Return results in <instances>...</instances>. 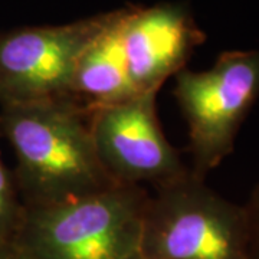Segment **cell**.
Listing matches in <instances>:
<instances>
[{
    "mask_svg": "<svg viewBox=\"0 0 259 259\" xmlns=\"http://www.w3.org/2000/svg\"><path fill=\"white\" fill-rule=\"evenodd\" d=\"M111 16L0 33V107L71 98L76 62Z\"/></svg>",
    "mask_w": 259,
    "mask_h": 259,
    "instance_id": "cell-5",
    "label": "cell"
},
{
    "mask_svg": "<svg viewBox=\"0 0 259 259\" xmlns=\"http://www.w3.org/2000/svg\"><path fill=\"white\" fill-rule=\"evenodd\" d=\"M175 76V97L189 127L190 170L204 179L233 151L259 98V51H228L207 71L185 68Z\"/></svg>",
    "mask_w": 259,
    "mask_h": 259,
    "instance_id": "cell-4",
    "label": "cell"
},
{
    "mask_svg": "<svg viewBox=\"0 0 259 259\" xmlns=\"http://www.w3.org/2000/svg\"><path fill=\"white\" fill-rule=\"evenodd\" d=\"M136 259H143V258H141V255H140V256H139V258H136Z\"/></svg>",
    "mask_w": 259,
    "mask_h": 259,
    "instance_id": "cell-12",
    "label": "cell"
},
{
    "mask_svg": "<svg viewBox=\"0 0 259 259\" xmlns=\"http://www.w3.org/2000/svg\"><path fill=\"white\" fill-rule=\"evenodd\" d=\"M128 9L114 10L110 22L83 49L75 68L71 98L88 111L139 94L130 79L122 25Z\"/></svg>",
    "mask_w": 259,
    "mask_h": 259,
    "instance_id": "cell-8",
    "label": "cell"
},
{
    "mask_svg": "<svg viewBox=\"0 0 259 259\" xmlns=\"http://www.w3.org/2000/svg\"><path fill=\"white\" fill-rule=\"evenodd\" d=\"M0 259H28L9 242H0Z\"/></svg>",
    "mask_w": 259,
    "mask_h": 259,
    "instance_id": "cell-11",
    "label": "cell"
},
{
    "mask_svg": "<svg viewBox=\"0 0 259 259\" xmlns=\"http://www.w3.org/2000/svg\"><path fill=\"white\" fill-rule=\"evenodd\" d=\"M25 213L15 175L0 157V242H12Z\"/></svg>",
    "mask_w": 259,
    "mask_h": 259,
    "instance_id": "cell-9",
    "label": "cell"
},
{
    "mask_svg": "<svg viewBox=\"0 0 259 259\" xmlns=\"http://www.w3.org/2000/svg\"><path fill=\"white\" fill-rule=\"evenodd\" d=\"M143 259H248V218L189 170L156 187L141 226Z\"/></svg>",
    "mask_w": 259,
    "mask_h": 259,
    "instance_id": "cell-3",
    "label": "cell"
},
{
    "mask_svg": "<svg viewBox=\"0 0 259 259\" xmlns=\"http://www.w3.org/2000/svg\"><path fill=\"white\" fill-rule=\"evenodd\" d=\"M148 197L139 185L49 206H25L10 242L28 259H136Z\"/></svg>",
    "mask_w": 259,
    "mask_h": 259,
    "instance_id": "cell-2",
    "label": "cell"
},
{
    "mask_svg": "<svg viewBox=\"0 0 259 259\" xmlns=\"http://www.w3.org/2000/svg\"><path fill=\"white\" fill-rule=\"evenodd\" d=\"M248 259H249V258H248Z\"/></svg>",
    "mask_w": 259,
    "mask_h": 259,
    "instance_id": "cell-13",
    "label": "cell"
},
{
    "mask_svg": "<svg viewBox=\"0 0 259 259\" xmlns=\"http://www.w3.org/2000/svg\"><path fill=\"white\" fill-rule=\"evenodd\" d=\"M91 114L72 98L0 107V137L15 151L25 206H49L120 185L101 164Z\"/></svg>",
    "mask_w": 259,
    "mask_h": 259,
    "instance_id": "cell-1",
    "label": "cell"
},
{
    "mask_svg": "<svg viewBox=\"0 0 259 259\" xmlns=\"http://www.w3.org/2000/svg\"><path fill=\"white\" fill-rule=\"evenodd\" d=\"M206 33L183 3L130 8L122 25V44L131 83L137 93L158 91L170 76L185 69Z\"/></svg>",
    "mask_w": 259,
    "mask_h": 259,
    "instance_id": "cell-7",
    "label": "cell"
},
{
    "mask_svg": "<svg viewBox=\"0 0 259 259\" xmlns=\"http://www.w3.org/2000/svg\"><path fill=\"white\" fill-rule=\"evenodd\" d=\"M243 207L248 218V258L259 259V183Z\"/></svg>",
    "mask_w": 259,
    "mask_h": 259,
    "instance_id": "cell-10",
    "label": "cell"
},
{
    "mask_svg": "<svg viewBox=\"0 0 259 259\" xmlns=\"http://www.w3.org/2000/svg\"><path fill=\"white\" fill-rule=\"evenodd\" d=\"M157 93H139L91 114L98 158L120 185L153 183L157 187L190 170L160 127Z\"/></svg>",
    "mask_w": 259,
    "mask_h": 259,
    "instance_id": "cell-6",
    "label": "cell"
}]
</instances>
